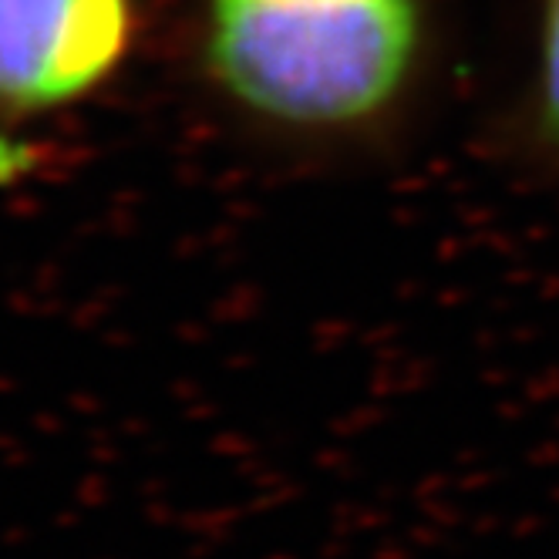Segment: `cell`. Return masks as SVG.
I'll return each instance as SVG.
<instances>
[{
    "label": "cell",
    "instance_id": "obj_1",
    "mask_svg": "<svg viewBox=\"0 0 559 559\" xmlns=\"http://www.w3.org/2000/svg\"><path fill=\"white\" fill-rule=\"evenodd\" d=\"M415 0H206V64L229 98L287 126H350L405 85Z\"/></svg>",
    "mask_w": 559,
    "mask_h": 559
},
{
    "label": "cell",
    "instance_id": "obj_2",
    "mask_svg": "<svg viewBox=\"0 0 559 559\" xmlns=\"http://www.w3.org/2000/svg\"><path fill=\"white\" fill-rule=\"evenodd\" d=\"M129 37L132 0H0V115L37 118L88 98Z\"/></svg>",
    "mask_w": 559,
    "mask_h": 559
},
{
    "label": "cell",
    "instance_id": "obj_3",
    "mask_svg": "<svg viewBox=\"0 0 559 559\" xmlns=\"http://www.w3.org/2000/svg\"><path fill=\"white\" fill-rule=\"evenodd\" d=\"M543 108H546V126L559 135V0H546V31H543Z\"/></svg>",
    "mask_w": 559,
    "mask_h": 559
}]
</instances>
